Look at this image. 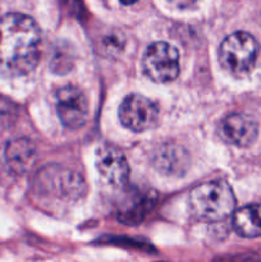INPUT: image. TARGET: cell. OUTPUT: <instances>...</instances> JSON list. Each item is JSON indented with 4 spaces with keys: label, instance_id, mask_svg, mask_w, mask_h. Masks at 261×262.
<instances>
[{
    "label": "cell",
    "instance_id": "cell-1",
    "mask_svg": "<svg viewBox=\"0 0 261 262\" xmlns=\"http://www.w3.org/2000/svg\"><path fill=\"white\" fill-rule=\"evenodd\" d=\"M42 35L36 20L22 13L0 17V73L20 77L37 67Z\"/></svg>",
    "mask_w": 261,
    "mask_h": 262
},
{
    "label": "cell",
    "instance_id": "cell-2",
    "mask_svg": "<svg viewBox=\"0 0 261 262\" xmlns=\"http://www.w3.org/2000/svg\"><path fill=\"white\" fill-rule=\"evenodd\" d=\"M235 196L224 181L202 183L189 194V209L196 219L202 222H222L234 212Z\"/></svg>",
    "mask_w": 261,
    "mask_h": 262
},
{
    "label": "cell",
    "instance_id": "cell-3",
    "mask_svg": "<svg viewBox=\"0 0 261 262\" xmlns=\"http://www.w3.org/2000/svg\"><path fill=\"white\" fill-rule=\"evenodd\" d=\"M35 192L49 199L76 201L86 192L83 178L59 165H48L35 178Z\"/></svg>",
    "mask_w": 261,
    "mask_h": 262
},
{
    "label": "cell",
    "instance_id": "cell-4",
    "mask_svg": "<svg viewBox=\"0 0 261 262\" xmlns=\"http://www.w3.org/2000/svg\"><path fill=\"white\" fill-rule=\"evenodd\" d=\"M258 43L247 32H234L225 37L219 48V60L225 71L234 76H245L255 67Z\"/></svg>",
    "mask_w": 261,
    "mask_h": 262
},
{
    "label": "cell",
    "instance_id": "cell-5",
    "mask_svg": "<svg viewBox=\"0 0 261 262\" xmlns=\"http://www.w3.org/2000/svg\"><path fill=\"white\" fill-rule=\"evenodd\" d=\"M146 76L156 83H169L179 74V54L168 42H155L146 50L142 59Z\"/></svg>",
    "mask_w": 261,
    "mask_h": 262
},
{
    "label": "cell",
    "instance_id": "cell-6",
    "mask_svg": "<svg viewBox=\"0 0 261 262\" xmlns=\"http://www.w3.org/2000/svg\"><path fill=\"white\" fill-rule=\"evenodd\" d=\"M120 123L133 132H145L155 127L159 119L158 106L147 97L128 95L119 106Z\"/></svg>",
    "mask_w": 261,
    "mask_h": 262
},
{
    "label": "cell",
    "instance_id": "cell-7",
    "mask_svg": "<svg viewBox=\"0 0 261 262\" xmlns=\"http://www.w3.org/2000/svg\"><path fill=\"white\" fill-rule=\"evenodd\" d=\"M89 101L83 91L76 86H64L56 92V112L68 129H79L89 119Z\"/></svg>",
    "mask_w": 261,
    "mask_h": 262
},
{
    "label": "cell",
    "instance_id": "cell-8",
    "mask_svg": "<svg viewBox=\"0 0 261 262\" xmlns=\"http://www.w3.org/2000/svg\"><path fill=\"white\" fill-rule=\"evenodd\" d=\"M217 133L219 137L229 145L248 147L257 138L258 124L251 115L232 113L220 122Z\"/></svg>",
    "mask_w": 261,
    "mask_h": 262
},
{
    "label": "cell",
    "instance_id": "cell-9",
    "mask_svg": "<svg viewBox=\"0 0 261 262\" xmlns=\"http://www.w3.org/2000/svg\"><path fill=\"white\" fill-rule=\"evenodd\" d=\"M96 169L100 177L114 187H123L129 179V164L119 148L104 145L97 148Z\"/></svg>",
    "mask_w": 261,
    "mask_h": 262
},
{
    "label": "cell",
    "instance_id": "cell-10",
    "mask_svg": "<svg viewBox=\"0 0 261 262\" xmlns=\"http://www.w3.org/2000/svg\"><path fill=\"white\" fill-rule=\"evenodd\" d=\"M5 160L10 170L15 174H25L37 159V148L28 138H15L5 146Z\"/></svg>",
    "mask_w": 261,
    "mask_h": 262
},
{
    "label": "cell",
    "instance_id": "cell-11",
    "mask_svg": "<svg viewBox=\"0 0 261 262\" xmlns=\"http://www.w3.org/2000/svg\"><path fill=\"white\" fill-rule=\"evenodd\" d=\"M153 164L159 171L164 174H184L189 166V156L181 146L166 143L160 146L154 152Z\"/></svg>",
    "mask_w": 261,
    "mask_h": 262
},
{
    "label": "cell",
    "instance_id": "cell-12",
    "mask_svg": "<svg viewBox=\"0 0 261 262\" xmlns=\"http://www.w3.org/2000/svg\"><path fill=\"white\" fill-rule=\"evenodd\" d=\"M233 229L243 238L261 237V205H247L233 212Z\"/></svg>",
    "mask_w": 261,
    "mask_h": 262
},
{
    "label": "cell",
    "instance_id": "cell-13",
    "mask_svg": "<svg viewBox=\"0 0 261 262\" xmlns=\"http://www.w3.org/2000/svg\"><path fill=\"white\" fill-rule=\"evenodd\" d=\"M133 204L135 205L132 207H127L123 211H120L118 215V219L122 220L123 223H127V224H137V223L142 222L146 215L153 210L155 201L151 196H146L141 197L140 201L133 202Z\"/></svg>",
    "mask_w": 261,
    "mask_h": 262
},
{
    "label": "cell",
    "instance_id": "cell-14",
    "mask_svg": "<svg viewBox=\"0 0 261 262\" xmlns=\"http://www.w3.org/2000/svg\"><path fill=\"white\" fill-rule=\"evenodd\" d=\"M168 2L170 3L171 5H174V7L184 9V8H188L191 7V5H193L197 0H168Z\"/></svg>",
    "mask_w": 261,
    "mask_h": 262
},
{
    "label": "cell",
    "instance_id": "cell-15",
    "mask_svg": "<svg viewBox=\"0 0 261 262\" xmlns=\"http://www.w3.org/2000/svg\"><path fill=\"white\" fill-rule=\"evenodd\" d=\"M214 262H252L247 258L243 257H229V258H219V260L214 261Z\"/></svg>",
    "mask_w": 261,
    "mask_h": 262
},
{
    "label": "cell",
    "instance_id": "cell-16",
    "mask_svg": "<svg viewBox=\"0 0 261 262\" xmlns=\"http://www.w3.org/2000/svg\"><path fill=\"white\" fill-rule=\"evenodd\" d=\"M120 3H122L123 5H132L135 4L136 2H138V0H119Z\"/></svg>",
    "mask_w": 261,
    "mask_h": 262
}]
</instances>
